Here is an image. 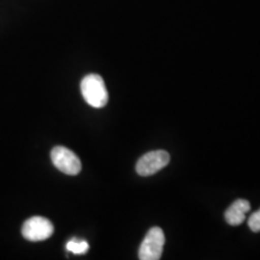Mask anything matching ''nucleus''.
<instances>
[{"label":"nucleus","instance_id":"1","mask_svg":"<svg viewBox=\"0 0 260 260\" xmlns=\"http://www.w3.org/2000/svg\"><path fill=\"white\" fill-rule=\"evenodd\" d=\"M81 93L87 104L95 109H102L109 102L105 82L96 74H89L81 82Z\"/></svg>","mask_w":260,"mask_h":260},{"label":"nucleus","instance_id":"2","mask_svg":"<svg viewBox=\"0 0 260 260\" xmlns=\"http://www.w3.org/2000/svg\"><path fill=\"white\" fill-rule=\"evenodd\" d=\"M51 159L58 170L69 176H76L81 172L82 164L73 151L63 146H56L51 151Z\"/></svg>","mask_w":260,"mask_h":260},{"label":"nucleus","instance_id":"3","mask_svg":"<svg viewBox=\"0 0 260 260\" xmlns=\"http://www.w3.org/2000/svg\"><path fill=\"white\" fill-rule=\"evenodd\" d=\"M54 232L51 220L41 216H35L27 219L22 226V235L25 240L32 242L44 241L50 239Z\"/></svg>","mask_w":260,"mask_h":260},{"label":"nucleus","instance_id":"4","mask_svg":"<svg viewBox=\"0 0 260 260\" xmlns=\"http://www.w3.org/2000/svg\"><path fill=\"white\" fill-rule=\"evenodd\" d=\"M165 236L159 226H153L145 236L139 251L141 260H159L164 248Z\"/></svg>","mask_w":260,"mask_h":260},{"label":"nucleus","instance_id":"5","mask_svg":"<svg viewBox=\"0 0 260 260\" xmlns=\"http://www.w3.org/2000/svg\"><path fill=\"white\" fill-rule=\"evenodd\" d=\"M170 161V154L167 151L157 149L142 155L136 162V172L140 176H151L164 169Z\"/></svg>","mask_w":260,"mask_h":260},{"label":"nucleus","instance_id":"6","mask_svg":"<svg viewBox=\"0 0 260 260\" xmlns=\"http://www.w3.org/2000/svg\"><path fill=\"white\" fill-rule=\"evenodd\" d=\"M251 210V204L248 200L239 199L230 205L225 212V220L228 224L233 226H237L242 224L246 219V213Z\"/></svg>","mask_w":260,"mask_h":260},{"label":"nucleus","instance_id":"7","mask_svg":"<svg viewBox=\"0 0 260 260\" xmlns=\"http://www.w3.org/2000/svg\"><path fill=\"white\" fill-rule=\"evenodd\" d=\"M67 249L74 254H84V253L88 252L89 245L84 240L73 239L67 243Z\"/></svg>","mask_w":260,"mask_h":260},{"label":"nucleus","instance_id":"8","mask_svg":"<svg viewBox=\"0 0 260 260\" xmlns=\"http://www.w3.org/2000/svg\"><path fill=\"white\" fill-rule=\"evenodd\" d=\"M248 226L253 233L260 232V210L256 211V212H254L251 217H249Z\"/></svg>","mask_w":260,"mask_h":260}]
</instances>
